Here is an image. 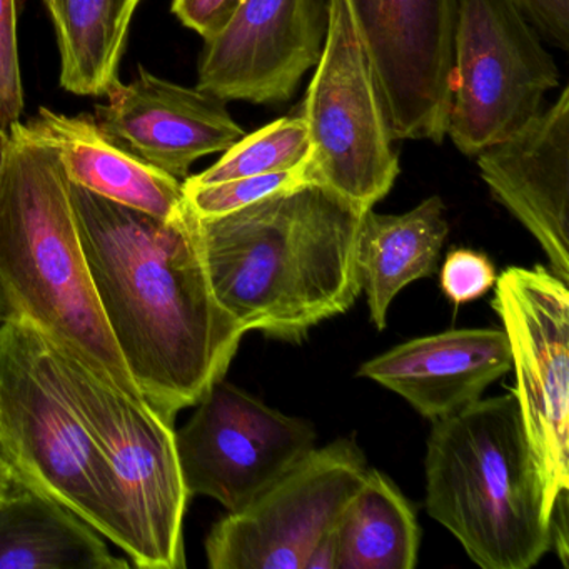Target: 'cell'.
<instances>
[{"label": "cell", "instance_id": "1", "mask_svg": "<svg viewBox=\"0 0 569 569\" xmlns=\"http://www.w3.org/2000/svg\"><path fill=\"white\" fill-rule=\"evenodd\" d=\"M92 286L142 398L174 422L224 378L246 335L216 299L186 208L159 219L69 182Z\"/></svg>", "mask_w": 569, "mask_h": 569}, {"label": "cell", "instance_id": "2", "mask_svg": "<svg viewBox=\"0 0 569 569\" xmlns=\"http://www.w3.org/2000/svg\"><path fill=\"white\" fill-rule=\"evenodd\" d=\"M366 211L318 184L198 218L219 305L246 331L298 342L361 295L358 238Z\"/></svg>", "mask_w": 569, "mask_h": 569}, {"label": "cell", "instance_id": "3", "mask_svg": "<svg viewBox=\"0 0 569 569\" xmlns=\"http://www.w3.org/2000/svg\"><path fill=\"white\" fill-rule=\"evenodd\" d=\"M0 301L52 345L141 395L102 316L61 159L21 122L9 128L0 179Z\"/></svg>", "mask_w": 569, "mask_h": 569}, {"label": "cell", "instance_id": "4", "mask_svg": "<svg viewBox=\"0 0 569 569\" xmlns=\"http://www.w3.org/2000/svg\"><path fill=\"white\" fill-rule=\"evenodd\" d=\"M426 509L482 569H529L549 551L548 511L516 395L432 421Z\"/></svg>", "mask_w": 569, "mask_h": 569}, {"label": "cell", "instance_id": "5", "mask_svg": "<svg viewBox=\"0 0 569 569\" xmlns=\"http://www.w3.org/2000/svg\"><path fill=\"white\" fill-rule=\"evenodd\" d=\"M52 351L101 461L126 558L141 569L186 568L182 529L191 496L172 421L74 352L54 345Z\"/></svg>", "mask_w": 569, "mask_h": 569}, {"label": "cell", "instance_id": "6", "mask_svg": "<svg viewBox=\"0 0 569 569\" xmlns=\"http://www.w3.org/2000/svg\"><path fill=\"white\" fill-rule=\"evenodd\" d=\"M0 459L21 485L84 519L116 548V519L101 461L69 398L51 341L0 301Z\"/></svg>", "mask_w": 569, "mask_h": 569}, {"label": "cell", "instance_id": "7", "mask_svg": "<svg viewBox=\"0 0 569 569\" xmlns=\"http://www.w3.org/2000/svg\"><path fill=\"white\" fill-rule=\"evenodd\" d=\"M558 86V64L515 0H459L446 136L462 154L511 138Z\"/></svg>", "mask_w": 569, "mask_h": 569}, {"label": "cell", "instance_id": "8", "mask_svg": "<svg viewBox=\"0 0 569 569\" xmlns=\"http://www.w3.org/2000/svg\"><path fill=\"white\" fill-rule=\"evenodd\" d=\"M301 116L311 142V184L361 211L391 191L399 174L398 152L346 0H329L325 49Z\"/></svg>", "mask_w": 569, "mask_h": 569}, {"label": "cell", "instance_id": "9", "mask_svg": "<svg viewBox=\"0 0 569 569\" xmlns=\"http://www.w3.org/2000/svg\"><path fill=\"white\" fill-rule=\"evenodd\" d=\"M498 312L516 371V398L545 489L546 511L569 492V291L548 269L496 278Z\"/></svg>", "mask_w": 569, "mask_h": 569}, {"label": "cell", "instance_id": "10", "mask_svg": "<svg viewBox=\"0 0 569 569\" xmlns=\"http://www.w3.org/2000/svg\"><path fill=\"white\" fill-rule=\"evenodd\" d=\"M368 466L351 439L311 449L251 505L216 522L206 539L212 569H305L361 488Z\"/></svg>", "mask_w": 569, "mask_h": 569}, {"label": "cell", "instance_id": "11", "mask_svg": "<svg viewBox=\"0 0 569 569\" xmlns=\"http://www.w3.org/2000/svg\"><path fill=\"white\" fill-rule=\"evenodd\" d=\"M196 406L176 431L182 479L189 496H208L229 512L251 505L315 449L308 421L269 408L224 378Z\"/></svg>", "mask_w": 569, "mask_h": 569}, {"label": "cell", "instance_id": "12", "mask_svg": "<svg viewBox=\"0 0 569 569\" xmlns=\"http://www.w3.org/2000/svg\"><path fill=\"white\" fill-rule=\"evenodd\" d=\"M392 139L441 144L459 0H346Z\"/></svg>", "mask_w": 569, "mask_h": 569}, {"label": "cell", "instance_id": "13", "mask_svg": "<svg viewBox=\"0 0 569 569\" xmlns=\"http://www.w3.org/2000/svg\"><path fill=\"white\" fill-rule=\"evenodd\" d=\"M328 26L329 0H242L206 41L198 89L224 102L291 101L321 59Z\"/></svg>", "mask_w": 569, "mask_h": 569}, {"label": "cell", "instance_id": "14", "mask_svg": "<svg viewBox=\"0 0 569 569\" xmlns=\"http://www.w3.org/2000/svg\"><path fill=\"white\" fill-rule=\"evenodd\" d=\"M96 106L94 121L116 144L159 171L184 181L198 159L228 151L244 138L226 104L201 89L182 88L141 69L118 81Z\"/></svg>", "mask_w": 569, "mask_h": 569}, {"label": "cell", "instance_id": "15", "mask_svg": "<svg viewBox=\"0 0 569 569\" xmlns=\"http://www.w3.org/2000/svg\"><path fill=\"white\" fill-rule=\"evenodd\" d=\"M482 181L569 281V89L511 138L478 154Z\"/></svg>", "mask_w": 569, "mask_h": 569}, {"label": "cell", "instance_id": "16", "mask_svg": "<svg viewBox=\"0 0 569 569\" xmlns=\"http://www.w3.org/2000/svg\"><path fill=\"white\" fill-rule=\"evenodd\" d=\"M511 366L505 329H451L396 346L365 362L358 376L391 389L419 415L438 421L481 399Z\"/></svg>", "mask_w": 569, "mask_h": 569}, {"label": "cell", "instance_id": "17", "mask_svg": "<svg viewBox=\"0 0 569 569\" xmlns=\"http://www.w3.org/2000/svg\"><path fill=\"white\" fill-rule=\"evenodd\" d=\"M24 126L29 134L56 149L72 184L166 221L188 208L182 181L116 144L92 116L58 114L41 108Z\"/></svg>", "mask_w": 569, "mask_h": 569}, {"label": "cell", "instance_id": "18", "mask_svg": "<svg viewBox=\"0 0 569 569\" xmlns=\"http://www.w3.org/2000/svg\"><path fill=\"white\" fill-rule=\"evenodd\" d=\"M104 536L48 495L19 482L0 501V569H126Z\"/></svg>", "mask_w": 569, "mask_h": 569}, {"label": "cell", "instance_id": "19", "mask_svg": "<svg viewBox=\"0 0 569 569\" xmlns=\"http://www.w3.org/2000/svg\"><path fill=\"white\" fill-rule=\"evenodd\" d=\"M441 198L432 196L401 216L368 209L358 238V269L369 315L379 331L386 329L388 309L396 296L438 268L448 238Z\"/></svg>", "mask_w": 569, "mask_h": 569}, {"label": "cell", "instance_id": "20", "mask_svg": "<svg viewBox=\"0 0 569 569\" xmlns=\"http://www.w3.org/2000/svg\"><path fill=\"white\" fill-rule=\"evenodd\" d=\"M338 569H412L421 529L415 509L398 486L368 469L361 488L336 526Z\"/></svg>", "mask_w": 569, "mask_h": 569}, {"label": "cell", "instance_id": "21", "mask_svg": "<svg viewBox=\"0 0 569 569\" xmlns=\"http://www.w3.org/2000/svg\"><path fill=\"white\" fill-rule=\"evenodd\" d=\"M141 0H49L61 51V86L106 96L118 81L129 26Z\"/></svg>", "mask_w": 569, "mask_h": 569}, {"label": "cell", "instance_id": "22", "mask_svg": "<svg viewBox=\"0 0 569 569\" xmlns=\"http://www.w3.org/2000/svg\"><path fill=\"white\" fill-rule=\"evenodd\" d=\"M309 154L311 142L305 118H281L239 139L208 171L182 182L188 186H209L232 179L291 171L305 164Z\"/></svg>", "mask_w": 569, "mask_h": 569}, {"label": "cell", "instance_id": "23", "mask_svg": "<svg viewBox=\"0 0 569 569\" xmlns=\"http://www.w3.org/2000/svg\"><path fill=\"white\" fill-rule=\"evenodd\" d=\"M311 184L308 176V161L291 171L276 174L252 176V178L232 179L209 186H188L184 188L186 202L198 218L228 214L246 208L259 199L268 198L274 192Z\"/></svg>", "mask_w": 569, "mask_h": 569}, {"label": "cell", "instance_id": "24", "mask_svg": "<svg viewBox=\"0 0 569 569\" xmlns=\"http://www.w3.org/2000/svg\"><path fill=\"white\" fill-rule=\"evenodd\" d=\"M24 111L18 48V4L0 0V126L11 128Z\"/></svg>", "mask_w": 569, "mask_h": 569}, {"label": "cell", "instance_id": "25", "mask_svg": "<svg viewBox=\"0 0 569 569\" xmlns=\"http://www.w3.org/2000/svg\"><path fill=\"white\" fill-rule=\"evenodd\" d=\"M495 282V266L481 252L458 249L446 258L442 266V292L455 305H466L481 298Z\"/></svg>", "mask_w": 569, "mask_h": 569}, {"label": "cell", "instance_id": "26", "mask_svg": "<svg viewBox=\"0 0 569 569\" xmlns=\"http://www.w3.org/2000/svg\"><path fill=\"white\" fill-rule=\"evenodd\" d=\"M242 0H172L176 18L204 41L226 28Z\"/></svg>", "mask_w": 569, "mask_h": 569}, {"label": "cell", "instance_id": "27", "mask_svg": "<svg viewBox=\"0 0 569 569\" xmlns=\"http://www.w3.org/2000/svg\"><path fill=\"white\" fill-rule=\"evenodd\" d=\"M538 34L556 48L569 49V0H515Z\"/></svg>", "mask_w": 569, "mask_h": 569}, {"label": "cell", "instance_id": "28", "mask_svg": "<svg viewBox=\"0 0 569 569\" xmlns=\"http://www.w3.org/2000/svg\"><path fill=\"white\" fill-rule=\"evenodd\" d=\"M569 492H562L552 502L548 516L549 551H556L562 566H569Z\"/></svg>", "mask_w": 569, "mask_h": 569}, {"label": "cell", "instance_id": "29", "mask_svg": "<svg viewBox=\"0 0 569 569\" xmlns=\"http://www.w3.org/2000/svg\"><path fill=\"white\" fill-rule=\"evenodd\" d=\"M338 535L335 529L318 542L305 569H338Z\"/></svg>", "mask_w": 569, "mask_h": 569}, {"label": "cell", "instance_id": "30", "mask_svg": "<svg viewBox=\"0 0 569 569\" xmlns=\"http://www.w3.org/2000/svg\"><path fill=\"white\" fill-rule=\"evenodd\" d=\"M18 485V478H16L12 469L0 459V501H4Z\"/></svg>", "mask_w": 569, "mask_h": 569}, {"label": "cell", "instance_id": "31", "mask_svg": "<svg viewBox=\"0 0 569 569\" xmlns=\"http://www.w3.org/2000/svg\"><path fill=\"white\" fill-rule=\"evenodd\" d=\"M9 151V132L4 128H0V179H2V171H4L6 158Z\"/></svg>", "mask_w": 569, "mask_h": 569}, {"label": "cell", "instance_id": "32", "mask_svg": "<svg viewBox=\"0 0 569 569\" xmlns=\"http://www.w3.org/2000/svg\"><path fill=\"white\" fill-rule=\"evenodd\" d=\"M46 4H48L49 0H44Z\"/></svg>", "mask_w": 569, "mask_h": 569}]
</instances>
